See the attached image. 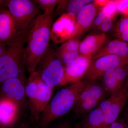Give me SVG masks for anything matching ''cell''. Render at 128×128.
Here are the masks:
<instances>
[{"mask_svg":"<svg viewBox=\"0 0 128 128\" xmlns=\"http://www.w3.org/2000/svg\"><path fill=\"white\" fill-rule=\"evenodd\" d=\"M128 99V89L124 86L123 89L116 94L107 113L104 115L107 127L117 120Z\"/></svg>","mask_w":128,"mask_h":128,"instance_id":"15","label":"cell"},{"mask_svg":"<svg viewBox=\"0 0 128 128\" xmlns=\"http://www.w3.org/2000/svg\"><path fill=\"white\" fill-rule=\"evenodd\" d=\"M117 9L124 16H128V0H117Z\"/></svg>","mask_w":128,"mask_h":128,"instance_id":"29","label":"cell"},{"mask_svg":"<svg viewBox=\"0 0 128 128\" xmlns=\"http://www.w3.org/2000/svg\"><path fill=\"white\" fill-rule=\"evenodd\" d=\"M60 0H34L33 1L36 3L44 14L53 15L54 8Z\"/></svg>","mask_w":128,"mask_h":128,"instance_id":"24","label":"cell"},{"mask_svg":"<svg viewBox=\"0 0 128 128\" xmlns=\"http://www.w3.org/2000/svg\"><path fill=\"white\" fill-rule=\"evenodd\" d=\"M92 59L80 55L64 67V78L60 85L64 86L80 80L87 72Z\"/></svg>","mask_w":128,"mask_h":128,"instance_id":"9","label":"cell"},{"mask_svg":"<svg viewBox=\"0 0 128 128\" xmlns=\"http://www.w3.org/2000/svg\"><path fill=\"white\" fill-rule=\"evenodd\" d=\"M96 80H88L86 86L80 94L76 104L89 99L103 100L106 92L102 82Z\"/></svg>","mask_w":128,"mask_h":128,"instance_id":"16","label":"cell"},{"mask_svg":"<svg viewBox=\"0 0 128 128\" xmlns=\"http://www.w3.org/2000/svg\"><path fill=\"white\" fill-rule=\"evenodd\" d=\"M107 55H116L128 59V43L119 38L112 40L92 56V60Z\"/></svg>","mask_w":128,"mask_h":128,"instance_id":"14","label":"cell"},{"mask_svg":"<svg viewBox=\"0 0 128 128\" xmlns=\"http://www.w3.org/2000/svg\"><path fill=\"white\" fill-rule=\"evenodd\" d=\"M76 22V18L64 13L54 23L52 31L57 35H59L60 38L61 35H66L67 39H70L74 28Z\"/></svg>","mask_w":128,"mask_h":128,"instance_id":"17","label":"cell"},{"mask_svg":"<svg viewBox=\"0 0 128 128\" xmlns=\"http://www.w3.org/2000/svg\"><path fill=\"white\" fill-rule=\"evenodd\" d=\"M34 2L29 0H6L18 35L27 36L32 26L38 12Z\"/></svg>","mask_w":128,"mask_h":128,"instance_id":"5","label":"cell"},{"mask_svg":"<svg viewBox=\"0 0 128 128\" xmlns=\"http://www.w3.org/2000/svg\"><path fill=\"white\" fill-rule=\"evenodd\" d=\"M115 69L108 72L102 76V83L105 88L107 94L110 96L118 94L123 89L120 87Z\"/></svg>","mask_w":128,"mask_h":128,"instance_id":"19","label":"cell"},{"mask_svg":"<svg viewBox=\"0 0 128 128\" xmlns=\"http://www.w3.org/2000/svg\"><path fill=\"white\" fill-rule=\"evenodd\" d=\"M117 13L108 17L98 27V30L103 32L110 31L113 27Z\"/></svg>","mask_w":128,"mask_h":128,"instance_id":"26","label":"cell"},{"mask_svg":"<svg viewBox=\"0 0 128 128\" xmlns=\"http://www.w3.org/2000/svg\"><path fill=\"white\" fill-rule=\"evenodd\" d=\"M23 76L8 79L2 82V86L4 97L10 99L18 104L26 96Z\"/></svg>","mask_w":128,"mask_h":128,"instance_id":"10","label":"cell"},{"mask_svg":"<svg viewBox=\"0 0 128 128\" xmlns=\"http://www.w3.org/2000/svg\"><path fill=\"white\" fill-rule=\"evenodd\" d=\"M53 89L44 82L37 72L30 73L25 86V93L36 118L42 113L49 103Z\"/></svg>","mask_w":128,"mask_h":128,"instance_id":"4","label":"cell"},{"mask_svg":"<svg viewBox=\"0 0 128 128\" xmlns=\"http://www.w3.org/2000/svg\"><path fill=\"white\" fill-rule=\"evenodd\" d=\"M19 104L3 97L0 99V128H8L18 119Z\"/></svg>","mask_w":128,"mask_h":128,"instance_id":"11","label":"cell"},{"mask_svg":"<svg viewBox=\"0 0 128 128\" xmlns=\"http://www.w3.org/2000/svg\"><path fill=\"white\" fill-rule=\"evenodd\" d=\"M72 124L69 121H65L58 125L55 128H72Z\"/></svg>","mask_w":128,"mask_h":128,"instance_id":"32","label":"cell"},{"mask_svg":"<svg viewBox=\"0 0 128 128\" xmlns=\"http://www.w3.org/2000/svg\"><path fill=\"white\" fill-rule=\"evenodd\" d=\"M6 0H0V9H2L4 6H6Z\"/></svg>","mask_w":128,"mask_h":128,"instance_id":"37","label":"cell"},{"mask_svg":"<svg viewBox=\"0 0 128 128\" xmlns=\"http://www.w3.org/2000/svg\"><path fill=\"white\" fill-rule=\"evenodd\" d=\"M117 0H110L103 6L96 16L92 26L98 27L108 17L116 14Z\"/></svg>","mask_w":128,"mask_h":128,"instance_id":"20","label":"cell"},{"mask_svg":"<svg viewBox=\"0 0 128 128\" xmlns=\"http://www.w3.org/2000/svg\"><path fill=\"white\" fill-rule=\"evenodd\" d=\"M80 42L77 38H71L63 44L55 51L56 54L65 51H73L79 50Z\"/></svg>","mask_w":128,"mask_h":128,"instance_id":"23","label":"cell"},{"mask_svg":"<svg viewBox=\"0 0 128 128\" xmlns=\"http://www.w3.org/2000/svg\"><path fill=\"white\" fill-rule=\"evenodd\" d=\"M88 80L79 81L59 91L42 113L41 128H46L51 122L75 107L80 94L86 86Z\"/></svg>","mask_w":128,"mask_h":128,"instance_id":"2","label":"cell"},{"mask_svg":"<svg viewBox=\"0 0 128 128\" xmlns=\"http://www.w3.org/2000/svg\"></svg>","mask_w":128,"mask_h":128,"instance_id":"40","label":"cell"},{"mask_svg":"<svg viewBox=\"0 0 128 128\" xmlns=\"http://www.w3.org/2000/svg\"><path fill=\"white\" fill-rule=\"evenodd\" d=\"M117 94H114L110 96L108 98L101 102L98 106L104 115L107 113L111 106Z\"/></svg>","mask_w":128,"mask_h":128,"instance_id":"28","label":"cell"},{"mask_svg":"<svg viewBox=\"0 0 128 128\" xmlns=\"http://www.w3.org/2000/svg\"></svg>","mask_w":128,"mask_h":128,"instance_id":"39","label":"cell"},{"mask_svg":"<svg viewBox=\"0 0 128 128\" xmlns=\"http://www.w3.org/2000/svg\"><path fill=\"white\" fill-rule=\"evenodd\" d=\"M27 36L17 35L6 46L0 57V83L23 75L25 44Z\"/></svg>","mask_w":128,"mask_h":128,"instance_id":"3","label":"cell"},{"mask_svg":"<svg viewBox=\"0 0 128 128\" xmlns=\"http://www.w3.org/2000/svg\"><path fill=\"white\" fill-rule=\"evenodd\" d=\"M53 15L44 13L38 16L28 33L24 58L25 68L30 74L35 71L49 47Z\"/></svg>","mask_w":128,"mask_h":128,"instance_id":"1","label":"cell"},{"mask_svg":"<svg viewBox=\"0 0 128 128\" xmlns=\"http://www.w3.org/2000/svg\"><path fill=\"white\" fill-rule=\"evenodd\" d=\"M125 66H126V70H127V77H126V82H125V86L128 89V62Z\"/></svg>","mask_w":128,"mask_h":128,"instance_id":"35","label":"cell"},{"mask_svg":"<svg viewBox=\"0 0 128 128\" xmlns=\"http://www.w3.org/2000/svg\"><path fill=\"white\" fill-rule=\"evenodd\" d=\"M106 128H128V124L125 123L124 120L121 119L116 120Z\"/></svg>","mask_w":128,"mask_h":128,"instance_id":"30","label":"cell"},{"mask_svg":"<svg viewBox=\"0 0 128 128\" xmlns=\"http://www.w3.org/2000/svg\"><path fill=\"white\" fill-rule=\"evenodd\" d=\"M110 0H94V2L101 7H102L108 4Z\"/></svg>","mask_w":128,"mask_h":128,"instance_id":"33","label":"cell"},{"mask_svg":"<svg viewBox=\"0 0 128 128\" xmlns=\"http://www.w3.org/2000/svg\"><path fill=\"white\" fill-rule=\"evenodd\" d=\"M100 7L94 1L82 8L76 16L75 26L70 39L80 36L89 28L91 27L101 9Z\"/></svg>","mask_w":128,"mask_h":128,"instance_id":"8","label":"cell"},{"mask_svg":"<svg viewBox=\"0 0 128 128\" xmlns=\"http://www.w3.org/2000/svg\"><path fill=\"white\" fill-rule=\"evenodd\" d=\"M115 36L118 38L122 40L123 41L128 43V32L116 34Z\"/></svg>","mask_w":128,"mask_h":128,"instance_id":"31","label":"cell"},{"mask_svg":"<svg viewBox=\"0 0 128 128\" xmlns=\"http://www.w3.org/2000/svg\"><path fill=\"white\" fill-rule=\"evenodd\" d=\"M17 35L9 11L3 8L0 9V41L7 45Z\"/></svg>","mask_w":128,"mask_h":128,"instance_id":"13","label":"cell"},{"mask_svg":"<svg viewBox=\"0 0 128 128\" xmlns=\"http://www.w3.org/2000/svg\"><path fill=\"white\" fill-rule=\"evenodd\" d=\"M105 33L89 35L80 44L79 51L80 54L92 58V56L103 47L107 40Z\"/></svg>","mask_w":128,"mask_h":128,"instance_id":"12","label":"cell"},{"mask_svg":"<svg viewBox=\"0 0 128 128\" xmlns=\"http://www.w3.org/2000/svg\"><path fill=\"white\" fill-rule=\"evenodd\" d=\"M101 102L100 100L89 99L77 104L74 110L75 114L77 116H80L85 114L89 113L97 107Z\"/></svg>","mask_w":128,"mask_h":128,"instance_id":"22","label":"cell"},{"mask_svg":"<svg viewBox=\"0 0 128 128\" xmlns=\"http://www.w3.org/2000/svg\"><path fill=\"white\" fill-rule=\"evenodd\" d=\"M128 62V59L114 55L104 56L92 60L85 78L87 80H96L108 72L126 64Z\"/></svg>","mask_w":128,"mask_h":128,"instance_id":"7","label":"cell"},{"mask_svg":"<svg viewBox=\"0 0 128 128\" xmlns=\"http://www.w3.org/2000/svg\"></svg>","mask_w":128,"mask_h":128,"instance_id":"41","label":"cell"},{"mask_svg":"<svg viewBox=\"0 0 128 128\" xmlns=\"http://www.w3.org/2000/svg\"><path fill=\"white\" fill-rule=\"evenodd\" d=\"M83 128H106L104 115L98 107L90 112L82 123Z\"/></svg>","mask_w":128,"mask_h":128,"instance_id":"18","label":"cell"},{"mask_svg":"<svg viewBox=\"0 0 128 128\" xmlns=\"http://www.w3.org/2000/svg\"><path fill=\"white\" fill-rule=\"evenodd\" d=\"M125 117L128 123V107L125 112Z\"/></svg>","mask_w":128,"mask_h":128,"instance_id":"38","label":"cell"},{"mask_svg":"<svg viewBox=\"0 0 128 128\" xmlns=\"http://www.w3.org/2000/svg\"><path fill=\"white\" fill-rule=\"evenodd\" d=\"M7 45L0 41V57L4 52Z\"/></svg>","mask_w":128,"mask_h":128,"instance_id":"34","label":"cell"},{"mask_svg":"<svg viewBox=\"0 0 128 128\" xmlns=\"http://www.w3.org/2000/svg\"><path fill=\"white\" fill-rule=\"evenodd\" d=\"M15 128H32L30 126L25 124H22Z\"/></svg>","mask_w":128,"mask_h":128,"instance_id":"36","label":"cell"},{"mask_svg":"<svg viewBox=\"0 0 128 128\" xmlns=\"http://www.w3.org/2000/svg\"><path fill=\"white\" fill-rule=\"evenodd\" d=\"M60 60L64 67L73 61L80 55L79 50L73 51H65L56 54Z\"/></svg>","mask_w":128,"mask_h":128,"instance_id":"25","label":"cell"},{"mask_svg":"<svg viewBox=\"0 0 128 128\" xmlns=\"http://www.w3.org/2000/svg\"><path fill=\"white\" fill-rule=\"evenodd\" d=\"M35 71L44 82L49 87L54 88L62 83L64 74V66L50 47L38 63Z\"/></svg>","mask_w":128,"mask_h":128,"instance_id":"6","label":"cell"},{"mask_svg":"<svg viewBox=\"0 0 128 128\" xmlns=\"http://www.w3.org/2000/svg\"><path fill=\"white\" fill-rule=\"evenodd\" d=\"M123 16L116 25L115 34L128 32V16Z\"/></svg>","mask_w":128,"mask_h":128,"instance_id":"27","label":"cell"},{"mask_svg":"<svg viewBox=\"0 0 128 128\" xmlns=\"http://www.w3.org/2000/svg\"><path fill=\"white\" fill-rule=\"evenodd\" d=\"M91 0H68L66 5V14L73 18H76L78 12L85 6L94 2Z\"/></svg>","mask_w":128,"mask_h":128,"instance_id":"21","label":"cell"}]
</instances>
